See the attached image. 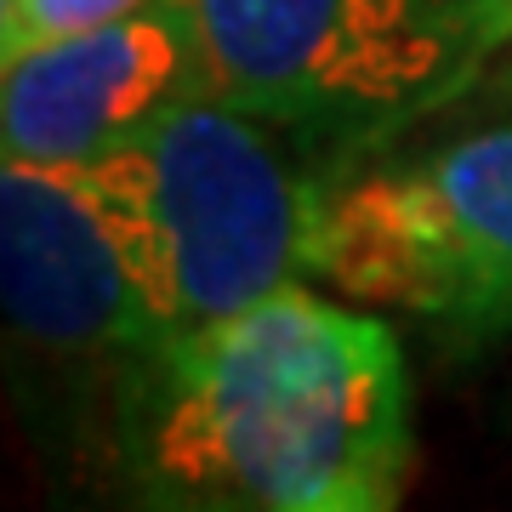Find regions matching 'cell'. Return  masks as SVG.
Returning <instances> with one entry per match:
<instances>
[{
	"label": "cell",
	"mask_w": 512,
	"mask_h": 512,
	"mask_svg": "<svg viewBox=\"0 0 512 512\" xmlns=\"http://www.w3.org/2000/svg\"><path fill=\"white\" fill-rule=\"evenodd\" d=\"M126 512H285L342 478L410 473L399 336L308 285L165 336L114 399Z\"/></svg>",
	"instance_id": "1"
},
{
	"label": "cell",
	"mask_w": 512,
	"mask_h": 512,
	"mask_svg": "<svg viewBox=\"0 0 512 512\" xmlns=\"http://www.w3.org/2000/svg\"><path fill=\"white\" fill-rule=\"evenodd\" d=\"M302 131L205 92L80 171L154 336L302 285L330 177Z\"/></svg>",
	"instance_id": "2"
},
{
	"label": "cell",
	"mask_w": 512,
	"mask_h": 512,
	"mask_svg": "<svg viewBox=\"0 0 512 512\" xmlns=\"http://www.w3.org/2000/svg\"><path fill=\"white\" fill-rule=\"evenodd\" d=\"M194 12L217 92L313 148L416 126L512 40V0H194Z\"/></svg>",
	"instance_id": "3"
},
{
	"label": "cell",
	"mask_w": 512,
	"mask_h": 512,
	"mask_svg": "<svg viewBox=\"0 0 512 512\" xmlns=\"http://www.w3.org/2000/svg\"><path fill=\"white\" fill-rule=\"evenodd\" d=\"M308 279L467 336L512 330V126L336 177Z\"/></svg>",
	"instance_id": "4"
},
{
	"label": "cell",
	"mask_w": 512,
	"mask_h": 512,
	"mask_svg": "<svg viewBox=\"0 0 512 512\" xmlns=\"http://www.w3.org/2000/svg\"><path fill=\"white\" fill-rule=\"evenodd\" d=\"M217 92L194 0H148L126 18L6 63L0 154L86 171L183 103Z\"/></svg>",
	"instance_id": "5"
},
{
	"label": "cell",
	"mask_w": 512,
	"mask_h": 512,
	"mask_svg": "<svg viewBox=\"0 0 512 512\" xmlns=\"http://www.w3.org/2000/svg\"><path fill=\"white\" fill-rule=\"evenodd\" d=\"M0 296L12 342H23L35 365L114 376V399L131 365L160 342L109 234V217L80 183V171L6 160Z\"/></svg>",
	"instance_id": "6"
},
{
	"label": "cell",
	"mask_w": 512,
	"mask_h": 512,
	"mask_svg": "<svg viewBox=\"0 0 512 512\" xmlns=\"http://www.w3.org/2000/svg\"><path fill=\"white\" fill-rule=\"evenodd\" d=\"M148 0H0V63L126 18Z\"/></svg>",
	"instance_id": "7"
},
{
	"label": "cell",
	"mask_w": 512,
	"mask_h": 512,
	"mask_svg": "<svg viewBox=\"0 0 512 512\" xmlns=\"http://www.w3.org/2000/svg\"><path fill=\"white\" fill-rule=\"evenodd\" d=\"M393 501H399L393 478H342V484H330L285 512H393Z\"/></svg>",
	"instance_id": "8"
}]
</instances>
